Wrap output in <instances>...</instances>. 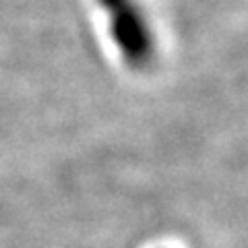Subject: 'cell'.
Wrapping results in <instances>:
<instances>
[{
    "mask_svg": "<svg viewBox=\"0 0 248 248\" xmlns=\"http://www.w3.org/2000/svg\"><path fill=\"white\" fill-rule=\"evenodd\" d=\"M108 15L114 44L133 71H147L157 56V42L149 19L137 0H97Z\"/></svg>",
    "mask_w": 248,
    "mask_h": 248,
    "instance_id": "1",
    "label": "cell"
}]
</instances>
